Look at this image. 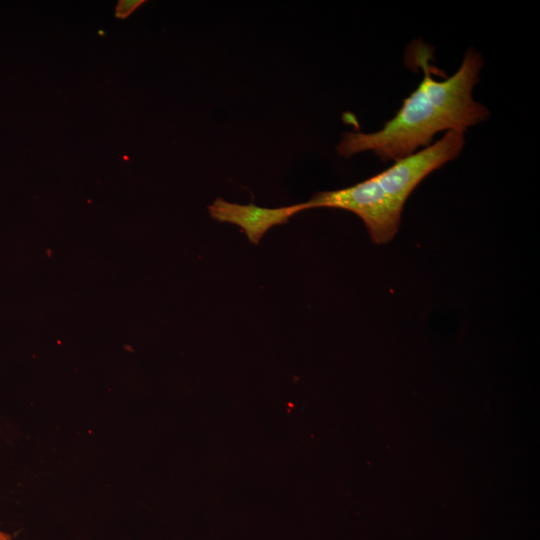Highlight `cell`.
<instances>
[{"label":"cell","instance_id":"3957f363","mask_svg":"<svg viewBox=\"0 0 540 540\" xmlns=\"http://www.w3.org/2000/svg\"><path fill=\"white\" fill-rule=\"evenodd\" d=\"M208 211L216 221L238 225L251 243L258 244L267 230L287 223L293 215L303 211V208L301 203L280 208H264L254 204L230 203L223 198H217L208 207Z\"/></svg>","mask_w":540,"mask_h":540},{"label":"cell","instance_id":"6da1fadb","mask_svg":"<svg viewBox=\"0 0 540 540\" xmlns=\"http://www.w3.org/2000/svg\"><path fill=\"white\" fill-rule=\"evenodd\" d=\"M417 63L423 78L396 115L382 129L370 132H346L337 145V153L351 157L372 151L382 161L398 160L428 147L441 131L464 133L489 117V110L474 100L472 91L483 66L480 53L468 49L459 69L445 80L431 75V67L421 50Z\"/></svg>","mask_w":540,"mask_h":540},{"label":"cell","instance_id":"5b68a950","mask_svg":"<svg viewBox=\"0 0 540 540\" xmlns=\"http://www.w3.org/2000/svg\"><path fill=\"white\" fill-rule=\"evenodd\" d=\"M0 540H12V536L0 530Z\"/></svg>","mask_w":540,"mask_h":540},{"label":"cell","instance_id":"7a4b0ae2","mask_svg":"<svg viewBox=\"0 0 540 540\" xmlns=\"http://www.w3.org/2000/svg\"><path fill=\"white\" fill-rule=\"evenodd\" d=\"M465 144L464 133L449 131L435 143L353 186L318 192L301 203L303 210L333 207L351 211L364 222L375 244H386L396 235L405 201L431 172L458 157Z\"/></svg>","mask_w":540,"mask_h":540},{"label":"cell","instance_id":"277c9868","mask_svg":"<svg viewBox=\"0 0 540 540\" xmlns=\"http://www.w3.org/2000/svg\"><path fill=\"white\" fill-rule=\"evenodd\" d=\"M142 3H144L142 0H121L118 2L115 15L118 18H126Z\"/></svg>","mask_w":540,"mask_h":540}]
</instances>
